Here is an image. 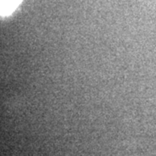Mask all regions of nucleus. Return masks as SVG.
<instances>
[{
    "instance_id": "nucleus-1",
    "label": "nucleus",
    "mask_w": 156,
    "mask_h": 156,
    "mask_svg": "<svg viewBox=\"0 0 156 156\" xmlns=\"http://www.w3.org/2000/svg\"><path fill=\"white\" fill-rule=\"evenodd\" d=\"M22 0H1V13L7 16L12 13Z\"/></svg>"
}]
</instances>
